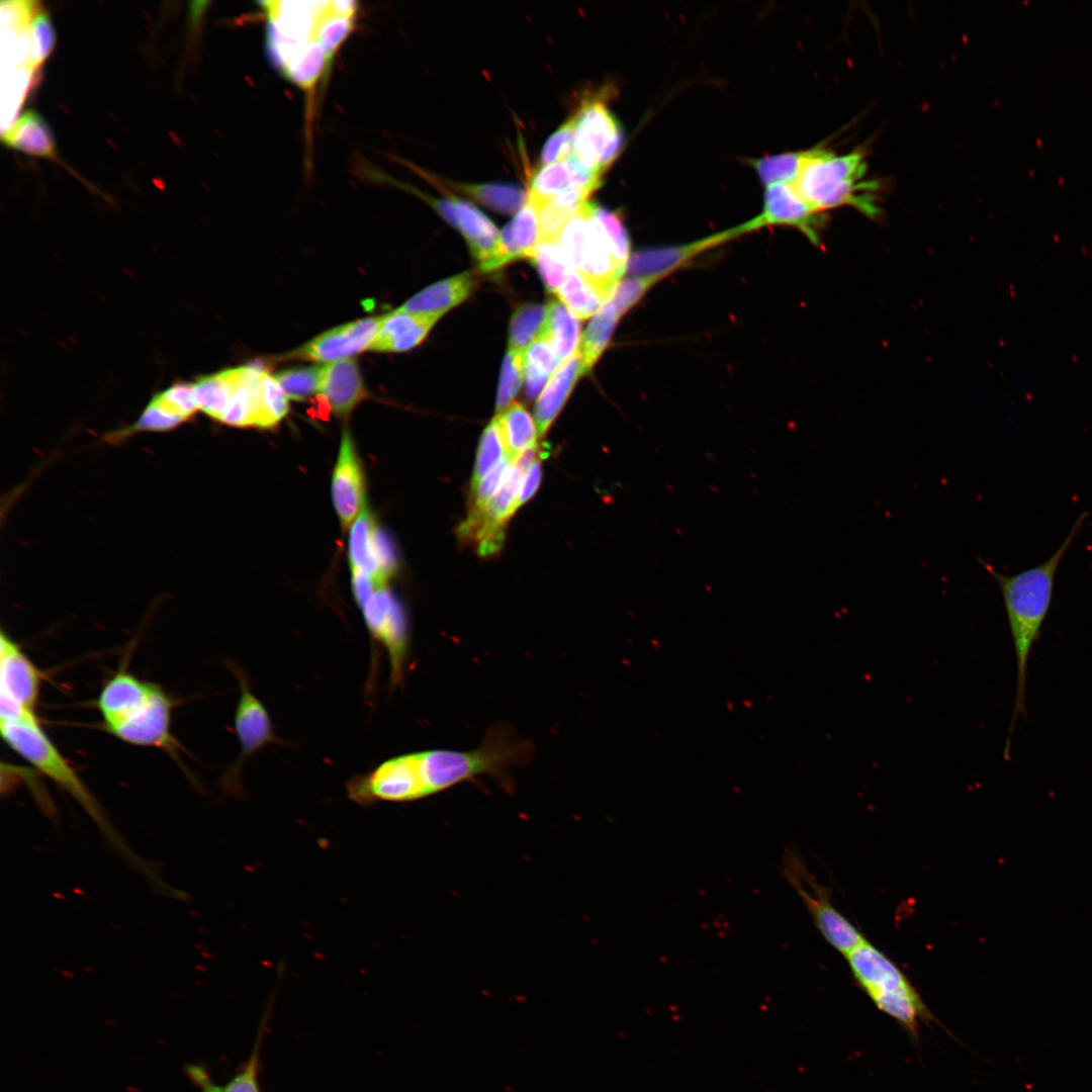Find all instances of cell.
Here are the masks:
<instances>
[{"label": "cell", "instance_id": "obj_1", "mask_svg": "<svg viewBox=\"0 0 1092 1092\" xmlns=\"http://www.w3.org/2000/svg\"><path fill=\"white\" fill-rule=\"evenodd\" d=\"M264 50L285 80L315 94L333 59L355 28L356 1H262Z\"/></svg>", "mask_w": 1092, "mask_h": 1092}, {"label": "cell", "instance_id": "obj_2", "mask_svg": "<svg viewBox=\"0 0 1092 1092\" xmlns=\"http://www.w3.org/2000/svg\"><path fill=\"white\" fill-rule=\"evenodd\" d=\"M1088 512L1074 522L1068 535L1044 562L1021 572L1004 575L989 563L979 559L995 579L1002 594L1016 660V693L1004 757H1010L1011 738L1019 717L1026 718L1027 670L1031 650L1040 637L1041 628L1053 600L1055 578L1063 557L1080 534Z\"/></svg>", "mask_w": 1092, "mask_h": 1092}, {"label": "cell", "instance_id": "obj_3", "mask_svg": "<svg viewBox=\"0 0 1092 1092\" xmlns=\"http://www.w3.org/2000/svg\"><path fill=\"white\" fill-rule=\"evenodd\" d=\"M105 729L123 742L174 752L173 702L159 685L123 668L103 686L97 700Z\"/></svg>", "mask_w": 1092, "mask_h": 1092}, {"label": "cell", "instance_id": "obj_4", "mask_svg": "<svg viewBox=\"0 0 1092 1092\" xmlns=\"http://www.w3.org/2000/svg\"><path fill=\"white\" fill-rule=\"evenodd\" d=\"M531 752L530 744L499 727L491 729L475 749H430L419 751V755L424 784L431 796L481 775L491 776L510 789L509 769L526 761Z\"/></svg>", "mask_w": 1092, "mask_h": 1092}, {"label": "cell", "instance_id": "obj_5", "mask_svg": "<svg viewBox=\"0 0 1092 1092\" xmlns=\"http://www.w3.org/2000/svg\"><path fill=\"white\" fill-rule=\"evenodd\" d=\"M866 171L859 152L837 155L816 147L792 185L818 212L848 205L874 217L879 212L872 196L877 186L873 181H862Z\"/></svg>", "mask_w": 1092, "mask_h": 1092}, {"label": "cell", "instance_id": "obj_6", "mask_svg": "<svg viewBox=\"0 0 1092 1092\" xmlns=\"http://www.w3.org/2000/svg\"><path fill=\"white\" fill-rule=\"evenodd\" d=\"M857 985L884 1013L917 1036L920 1021L934 1017L900 968L866 939L845 956Z\"/></svg>", "mask_w": 1092, "mask_h": 1092}, {"label": "cell", "instance_id": "obj_7", "mask_svg": "<svg viewBox=\"0 0 1092 1092\" xmlns=\"http://www.w3.org/2000/svg\"><path fill=\"white\" fill-rule=\"evenodd\" d=\"M780 873L794 889L823 938L844 957L861 944L864 935L833 905L830 889L811 874L794 846H786Z\"/></svg>", "mask_w": 1092, "mask_h": 1092}, {"label": "cell", "instance_id": "obj_8", "mask_svg": "<svg viewBox=\"0 0 1092 1092\" xmlns=\"http://www.w3.org/2000/svg\"><path fill=\"white\" fill-rule=\"evenodd\" d=\"M3 740L17 754L52 779L91 812L94 801L73 766L43 731L35 712L21 711L0 719Z\"/></svg>", "mask_w": 1092, "mask_h": 1092}, {"label": "cell", "instance_id": "obj_9", "mask_svg": "<svg viewBox=\"0 0 1092 1092\" xmlns=\"http://www.w3.org/2000/svg\"><path fill=\"white\" fill-rule=\"evenodd\" d=\"M600 95L582 100L574 119L572 156L585 168L604 176L623 145L622 126Z\"/></svg>", "mask_w": 1092, "mask_h": 1092}, {"label": "cell", "instance_id": "obj_10", "mask_svg": "<svg viewBox=\"0 0 1092 1092\" xmlns=\"http://www.w3.org/2000/svg\"><path fill=\"white\" fill-rule=\"evenodd\" d=\"M346 789L348 797L362 806L379 802L404 803L428 797L419 751L391 757L367 772L354 776Z\"/></svg>", "mask_w": 1092, "mask_h": 1092}, {"label": "cell", "instance_id": "obj_11", "mask_svg": "<svg viewBox=\"0 0 1092 1092\" xmlns=\"http://www.w3.org/2000/svg\"><path fill=\"white\" fill-rule=\"evenodd\" d=\"M228 665L239 682L235 730L241 750L237 761L223 775V786L233 793H242L241 770L245 762L264 747L282 741L277 737L271 717L254 694L245 671L235 663Z\"/></svg>", "mask_w": 1092, "mask_h": 1092}, {"label": "cell", "instance_id": "obj_12", "mask_svg": "<svg viewBox=\"0 0 1092 1092\" xmlns=\"http://www.w3.org/2000/svg\"><path fill=\"white\" fill-rule=\"evenodd\" d=\"M824 215L809 205L792 184L774 183L765 186L762 211L748 221L737 225V236L763 226H792L800 231L814 245L820 244L819 232Z\"/></svg>", "mask_w": 1092, "mask_h": 1092}, {"label": "cell", "instance_id": "obj_13", "mask_svg": "<svg viewBox=\"0 0 1092 1092\" xmlns=\"http://www.w3.org/2000/svg\"><path fill=\"white\" fill-rule=\"evenodd\" d=\"M41 673L21 647L4 631L0 636V713L34 711Z\"/></svg>", "mask_w": 1092, "mask_h": 1092}, {"label": "cell", "instance_id": "obj_14", "mask_svg": "<svg viewBox=\"0 0 1092 1092\" xmlns=\"http://www.w3.org/2000/svg\"><path fill=\"white\" fill-rule=\"evenodd\" d=\"M380 316H369L338 326L322 333L287 357L334 363L370 349L379 327Z\"/></svg>", "mask_w": 1092, "mask_h": 1092}, {"label": "cell", "instance_id": "obj_15", "mask_svg": "<svg viewBox=\"0 0 1092 1092\" xmlns=\"http://www.w3.org/2000/svg\"><path fill=\"white\" fill-rule=\"evenodd\" d=\"M332 498L344 529L351 528L364 500V475L354 442L348 431L342 435L332 477Z\"/></svg>", "mask_w": 1092, "mask_h": 1092}, {"label": "cell", "instance_id": "obj_16", "mask_svg": "<svg viewBox=\"0 0 1092 1092\" xmlns=\"http://www.w3.org/2000/svg\"><path fill=\"white\" fill-rule=\"evenodd\" d=\"M735 238L732 229L676 247L641 251L630 257L627 270L634 277L661 278L706 250Z\"/></svg>", "mask_w": 1092, "mask_h": 1092}, {"label": "cell", "instance_id": "obj_17", "mask_svg": "<svg viewBox=\"0 0 1092 1092\" xmlns=\"http://www.w3.org/2000/svg\"><path fill=\"white\" fill-rule=\"evenodd\" d=\"M332 412L348 417L366 397V389L355 359H346L324 366L320 390Z\"/></svg>", "mask_w": 1092, "mask_h": 1092}, {"label": "cell", "instance_id": "obj_18", "mask_svg": "<svg viewBox=\"0 0 1092 1092\" xmlns=\"http://www.w3.org/2000/svg\"><path fill=\"white\" fill-rule=\"evenodd\" d=\"M440 317L401 311L398 308L380 316L378 331L370 350L404 352L419 346Z\"/></svg>", "mask_w": 1092, "mask_h": 1092}, {"label": "cell", "instance_id": "obj_19", "mask_svg": "<svg viewBox=\"0 0 1092 1092\" xmlns=\"http://www.w3.org/2000/svg\"><path fill=\"white\" fill-rule=\"evenodd\" d=\"M586 373L584 362L577 349L563 361L547 381L535 405V420L539 437H542L566 401L577 379Z\"/></svg>", "mask_w": 1092, "mask_h": 1092}, {"label": "cell", "instance_id": "obj_20", "mask_svg": "<svg viewBox=\"0 0 1092 1092\" xmlns=\"http://www.w3.org/2000/svg\"><path fill=\"white\" fill-rule=\"evenodd\" d=\"M475 286L473 273L464 272L434 283L415 294L399 310L408 313L441 317L465 300Z\"/></svg>", "mask_w": 1092, "mask_h": 1092}, {"label": "cell", "instance_id": "obj_21", "mask_svg": "<svg viewBox=\"0 0 1092 1092\" xmlns=\"http://www.w3.org/2000/svg\"><path fill=\"white\" fill-rule=\"evenodd\" d=\"M256 366L233 368V390L225 411L219 420L229 426H256L261 397V375Z\"/></svg>", "mask_w": 1092, "mask_h": 1092}, {"label": "cell", "instance_id": "obj_22", "mask_svg": "<svg viewBox=\"0 0 1092 1092\" xmlns=\"http://www.w3.org/2000/svg\"><path fill=\"white\" fill-rule=\"evenodd\" d=\"M539 243L538 207L529 199L499 234L495 263L498 268L518 258L532 259Z\"/></svg>", "mask_w": 1092, "mask_h": 1092}, {"label": "cell", "instance_id": "obj_23", "mask_svg": "<svg viewBox=\"0 0 1092 1092\" xmlns=\"http://www.w3.org/2000/svg\"><path fill=\"white\" fill-rule=\"evenodd\" d=\"M456 206L458 225L470 248L471 254L478 261L479 268L485 272L498 244L499 234L493 222L474 205L452 197Z\"/></svg>", "mask_w": 1092, "mask_h": 1092}, {"label": "cell", "instance_id": "obj_24", "mask_svg": "<svg viewBox=\"0 0 1092 1092\" xmlns=\"http://www.w3.org/2000/svg\"><path fill=\"white\" fill-rule=\"evenodd\" d=\"M3 143L24 154L56 159L54 135L47 121L34 111H26L2 133Z\"/></svg>", "mask_w": 1092, "mask_h": 1092}, {"label": "cell", "instance_id": "obj_25", "mask_svg": "<svg viewBox=\"0 0 1092 1092\" xmlns=\"http://www.w3.org/2000/svg\"><path fill=\"white\" fill-rule=\"evenodd\" d=\"M573 187L584 188L583 175L576 163L568 157L542 166L533 175L528 199L539 208Z\"/></svg>", "mask_w": 1092, "mask_h": 1092}, {"label": "cell", "instance_id": "obj_26", "mask_svg": "<svg viewBox=\"0 0 1092 1092\" xmlns=\"http://www.w3.org/2000/svg\"><path fill=\"white\" fill-rule=\"evenodd\" d=\"M375 526L373 516L367 504L364 503L350 529L348 555L352 569L367 573L379 585H383L387 584L388 580L382 574L373 550L372 537Z\"/></svg>", "mask_w": 1092, "mask_h": 1092}, {"label": "cell", "instance_id": "obj_27", "mask_svg": "<svg viewBox=\"0 0 1092 1092\" xmlns=\"http://www.w3.org/2000/svg\"><path fill=\"white\" fill-rule=\"evenodd\" d=\"M560 364L551 340L541 332L527 348L524 356L525 392L529 399L537 396L548 377Z\"/></svg>", "mask_w": 1092, "mask_h": 1092}, {"label": "cell", "instance_id": "obj_28", "mask_svg": "<svg viewBox=\"0 0 1092 1092\" xmlns=\"http://www.w3.org/2000/svg\"><path fill=\"white\" fill-rule=\"evenodd\" d=\"M542 332L551 340L561 363L579 347L578 318L560 300H552L547 304V316Z\"/></svg>", "mask_w": 1092, "mask_h": 1092}, {"label": "cell", "instance_id": "obj_29", "mask_svg": "<svg viewBox=\"0 0 1092 1092\" xmlns=\"http://www.w3.org/2000/svg\"><path fill=\"white\" fill-rule=\"evenodd\" d=\"M556 294L559 300L578 320L595 315L610 299L607 294L582 274L571 269Z\"/></svg>", "mask_w": 1092, "mask_h": 1092}, {"label": "cell", "instance_id": "obj_30", "mask_svg": "<svg viewBox=\"0 0 1092 1092\" xmlns=\"http://www.w3.org/2000/svg\"><path fill=\"white\" fill-rule=\"evenodd\" d=\"M497 418L510 458L515 460L523 451L536 445L537 424L522 404L512 403Z\"/></svg>", "mask_w": 1092, "mask_h": 1092}, {"label": "cell", "instance_id": "obj_31", "mask_svg": "<svg viewBox=\"0 0 1092 1092\" xmlns=\"http://www.w3.org/2000/svg\"><path fill=\"white\" fill-rule=\"evenodd\" d=\"M622 314L611 301H607L593 316L581 336L579 351L588 372L606 349L614 328Z\"/></svg>", "mask_w": 1092, "mask_h": 1092}, {"label": "cell", "instance_id": "obj_32", "mask_svg": "<svg viewBox=\"0 0 1092 1092\" xmlns=\"http://www.w3.org/2000/svg\"><path fill=\"white\" fill-rule=\"evenodd\" d=\"M812 151L813 149L786 152L749 159L747 163L755 170L760 182L765 186L774 183L794 184Z\"/></svg>", "mask_w": 1092, "mask_h": 1092}, {"label": "cell", "instance_id": "obj_33", "mask_svg": "<svg viewBox=\"0 0 1092 1092\" xmlns=\"http://www.w3.org/2000/svg\"><path fill=\"white\" fill-rule=\"evenodd\" d=\"M193 383L199 411L219 422L232 395L233 368L201 376Z\"/></svg>", "mask_w": 1092, "mask_h": 1092}, {"label": "cell", "instance_id": "obj_34", "mask_svg": "<svg viewBox=\"0 0 1092 1092\" xmlns=\"http://www.w3.org/2000/svg\"><path fill=\"white\" fill-rule=\"evenodd\" d=\"M476 201L503 213H514L526 203V192L509 183L454 184Z\"/></svg>", "mask_w": 1092, "mask_h": 1092}, {"label": "cell", "instance_id": "obj_35", "mask_svg": "<svg viewBox=\"0 0 1092 1092\" xmlns=\"http://www.w3.org/2000/svg\"><path fill=\"white\" fill-rule=\"evenodd\" d=\"M547 316V305L526 304L514 312L510 325L509 349L525 353L542 332Z\"/></svg>", "mask_w": 1092, "mask_h": 1092}, {"label": "cell", "instance_id": "obj_36", "mask_svg": "<svg viewBox=\"0 0 1092 1092\" xmlns=\"http://www.w3.org/2000/svg\"><path fill=\"white\" fill-rule=\"evenodd\" d=\"M507 456L506 444L496 416L485 427L481 435L471 478V488L477 485Z\"/></svg>", "mask_w": 1092, "mask_h": 1092}, {"label": "cell", "instance_id": "obj_37", "mask_svg": "<svg viewBox=\"0 0 1092 1092\" xmlns=\"http://www.w3.org/2000/svg\"><path fill=\"white\" fill-rule=\"evenodd\" d=\"M538 268L549 292L557 293L570 270L563 260L557 241H539L531 259Z\"/></svg>", "mask_w": 1092, "mask_h": 1092}, {"label": "cell", "instance_id": "obj_38", "mask_svg": "<svg viewBox=\"0 0 1092 1092\" xmlns=\"http://www.w3.org/2000/svg\"><path fill=\"white\" fill-rule=\"evenodd\" d=\"M289 411L288 396L276 378L264 371L261 375L260 411L256 426L270 429L276 426Z\"/></svg>", "mask_w": 1092, "mask_h": 1092}, {"label": "cell", "instance_id": "obj_39", "mask_svg": "<svg viewBox=\"0 0 1092 1092\" xmlns=\"http://www.w3.org/2000/svg\"><path fill=\"white\" fill-rule=\"evenodd\" d=\"M29 68L33 72L48 59L56 43V32L48 13L40 8L31 17L28 27Z\"/></svg>", "mask_w": 1092, "mask_h": 1092}, {"label": "cell", "instance_id": "obj_40", "mask_svg": "<svg viewBox=\"0 0 1092 1092\" xmlns=\"http://www.w3.org/2000/svg\"><path fill=\"white\" fill-rule=\"evenodd\" d=\"M324 366L312 365L282 370L274 375L287 396L303 400L320 390Z\"/></svg>", "mask_w": 1092, "mask_h": 1092}, {"label": "cell", "instance_id": "obj_41", "mask_svg": "<svg viewBox=\"0 0 1092 1092\" xmlns=\"http://www.w3.org/2000/svg\"><path fill=\"white\" fill-rule=\"evenodd\" d=\"M524 356L525 353H518L509 349L504 358L495 401L497 413H502L512 404L511 402L522 385L524 379Z\"/></svg>", "mask_w": 1092, "mask_h": 1092}, {"label": "cell", "instance_id": "obj_42", "mask_svg": "<svg viewBox=\"0 0 1092 1092\" xmlns=\"http://www.w3.org/2000/svg\"><path fill=\"white\" fill-rule=\"evenodd\" d=\"M595 213L602 222L612 244L619 267L626 272L630 260V243L623 221L616 212L595 204Z\"/></svg>", "mask_w": 1092, "mask_h": 1092}, {"label": "cell", "instance_id": "obj_43", "mask_svg": "<svg viewBox=\"0 0 1092 1092\" xmlns=\"http://www.w3.org/2000/svg\"><path fill=\"white\" fill-rule=\"evenodd\" d=\"M262 1022L256 1042L248 1060L232 1079L222 1086L223 1092H261L259 1083L260 1052L265 1029Z\"/></svg>", "mask_w": 1092, "mask_h": 1092}, {"label": "cell", "instance_id": "obj_44", "mask_svg": "<svg viewBox=\"0 0 1092 1092\" xmlns=\"http://www.w3.org/2000/svg\"><path fill=\"white\" fill-rule=\"evenodd\" d=\"M574 132L573 116L563 122L546 141L541 151L540 163L546 166L568 158L572 152Z\"/></svg>", "mask_w": 1092, "mask_h": 1092}, {"label": "cell", "instance_id": "obj_45", "mask_svg": "<svg viewBox=\"0 0 1092 1092\" xmlns=\"http://www.w3.org/2000/svg\"><path fill=\"white\" fill-rule=\"evenodd\" d=\"M658 280L657 277L629 278L618 284L609 301L623 314Z\"/></svg>", "mask_w": 1092, "mask_h": 1092}, {"label": "cell", "instance_id": "obj_46", "mask_svg": "<svg viewBox=\"0 0 1092 1092\" xmlns=\"http://www.w3.org/2000/svg\"><path fill=\"white\" fill-rule=\"evenodd\" d=\"M513 459L507 456L488 474H486L473 488H471L472 509L477 510L485 506L492 495L500 487L507 471Z\"/></svg>", "mask_w": 1092, "mask_h": 1092}, {"label": "cell", "instance_id": "obj_47", "mask_svg": "<svg viewBox=\"0 0 1092 1092\" xmlns=\"http://www.w3.org/2000/svg\"><path fill=\"white\" fill-rule=\"evenodd\" d=\"M372 543L379 568L388 580L398 566L396 547L387 532L377 525L373 531Z\"/></svg>", "mask_w": 1092, "mask_h": 1092}, {"label": "cell", "instance_id": "obj_48", "mask_svg": "<svg viewBox=\"0 0 1092 1092\" xmlns=\"http://www.w3.org/2000/svg\"><path fill=\"white\" fill-rule=\"evenodd\" d=\"M543 453L546 452L542 451L539 457L532 463V465L523 475L517 500L518 508L528 502L539 487L542 473L541 463L543 459Z\"/></svg>", "mask_w": 1092, "mask_h": 1092}, {"label": "cell", "instance_id": "obj_49", "mask_svg": "<svg viewBox=\"0 0 1092 1092\" xmlns=\"http://www.w3.org/2000/svg\"><path fill=\"white\" fill-rule=\"evenodd\" d=\"M351 581L353 596L360 609L370 599L376 588L381 586L374 578L359 569H352Z\"/></svg>", "mask_w": 1092, "mask_h": 1092}, {"label": "cell", "instance_id": "obj_50", "mask_svg": "<svg viewBox=\"0 0 1092 1092\" xmlns=\"http://www.w3.org/2000/svg\"><path fill=\"white\" fill-rule=\"evenodd\" d=\"M186 1074L190 1081L201 1092H223L222 1086L217 1085L208 1071L201 1065L192 1064L186 1067Z\"/></svg>", "mask_w": 1092, "mask_h": 1092}]
</instances>
